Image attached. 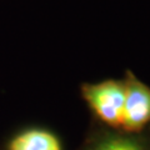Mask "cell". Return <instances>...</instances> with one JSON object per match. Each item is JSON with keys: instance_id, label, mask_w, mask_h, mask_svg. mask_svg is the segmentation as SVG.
I'll return each instance as SVG.
<instances>
[{"instance_id": "obj_1", "label": "cell", "mask_w": 150, "mask_h": 150, "mask_svg": "<svg viewBox=\"0 0 150 150\" xmlns=\"http://www.w3.org/2000/svg\"><path fill=\"white\" fill-rule=\"evenodd\" d=\"M81 96L94 116L105 128L120 130L125 98L123 79L85 83L81 85Z\"/></svg>"}, {"instance_id": "obj_2", "label": "cell", "mask_w": 150, "mask_h": 150, "mask_svg": "<svg viewBox=\"0 0 150 150\" xmlns=\"http://www.w3.org/2000/svg\"><path fill=\"white\" fill-rule=\"evenodd\" d=\"M123 83L125 98L120 130L143 133L150 125V88L131 71H126Z\"/></svg>"}, {"instance_id": "obj_3", "label": "cell", "mask_w": 150, "mask_h": 150, "mask_svg": "<svg viewBox=\"0 0 150 150\" xmlns=\"http://www.w3.org/2000/svg\"><path fill=\"white\" fill-rule=\"evenodd\" d=\"M81 150H150V135L104 128L88 138Z\"/></svg>"}, {"instance_id": "obj_4", "label": "cell", "mask_w": 150, "mask_h": 150, "mask_svg": "<svg viewBox=\"0 0 150 150\" xmlns=\"http://www.w3.org/2000/svg\"><path fill=\"white\" fill-rule=\"evenodd\" d=\"M6 150H64L62 140L44 128H26L9 140Z\"/></svg>"}]
</instances>
